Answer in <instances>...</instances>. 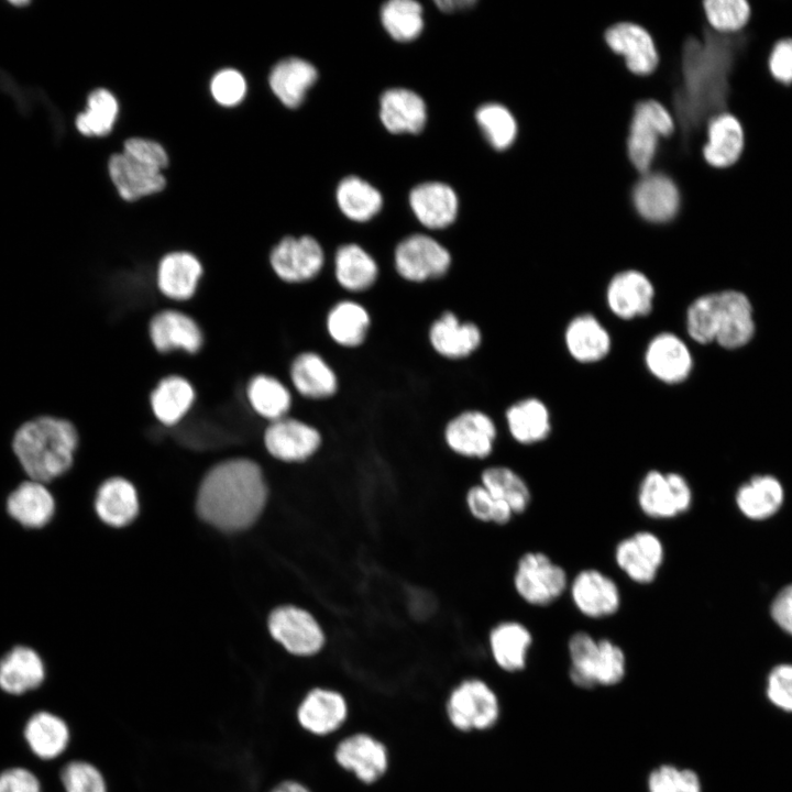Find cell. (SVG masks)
Returning <instances> with one entry per match:
<instances>
[{
  "mask_svg": "<svg viewBox=\"0 0 792 792\" xmlns=\"http://www.w3.org/2000/svg\"><path fill=\"white\" fill-rule=\"evenodd\" d=\"M645 363L649 372L666 384L685 381L693 367V358L685 342L671 332L654 336L647 345Z\"/></svg>",
  "mask_w": 792,
  "mask_h": 792,
  "instance_id": "cb8c5ba5",
  "label": "cell"
},
{
  "mask_svg": "<svg viewBox=\"0 0 792 792\" xmlns=\"http://www.w3.org/2000/svg\"><path fill=\"white\" fill-rule=\"evenodd\" d=\"M514 588L527 604L547 607L557 602L569 588L565 569L540 551L524 553L515 569Z\"/></svg>",
  "mask_w": 792,
  "mask_h": 792,
  "instance_id": "5b68a950",
  "label": "cell"
},
{
  "mask_svg": "<svg viewBox=\"0 0 792 792\" xmlns=\"http://www.w3.org/2000/svg\"><path fill=\"white\" fill-rule=\"evenodd\" d=\"M653 297L651 280L636 270L615 274L606 290L608 308L624 320L647 316L652 309Z\"/></svg>",
  "mask_w": 792,
  "mask_h": 792,
  "instance_id": "603a6c76",
  "label": "cell"
},
{
  "mask_svg": "<svg viewBox=\"0 0 792 792\" xmlns=\"http://www.w3.org/2000/svg\"><path fill=\"white\" fill-rule=\"evenodd\" d=\"M210 90L213 99L221 106H235L244 98L246 82L243 75L231 68L218 72L211 79Z\"/></svg>",
  "mask_w": 792,
  "mask_h": 792,
  "instance_id": "11a10c76",
  "label": "cell"
},
{
  "mask_svg": "<svg viewBox=\"0 0 792 792\" xmlns=\"http://www.w3.org/2000/svg\"><path fill=\"white\" fill-rule=\"evenodd\" d=\"M148 334L153 346L162 353L182 350L195 354L204 344V332L197 321L174 309L156 312L150 320Z\"/></svg>",
  "mask_w": 792,
  "mask_h": 792,
  "instance_id": "7402d4cb",
  "label": "cell"
},
{
  "mask_svg": "<svg viewBox=\"0 0 792 792\" xmlns=\"http://www.w3.org/2000/svg\"><path fill=\"white\" fill-rule=\"evenodd\" d=\"M767 696L778 708L792 713V664H780L771 670Z\"/></svg>",
  "mask_w": 792,
  "mask_h": 792,
  "instance_id": "9f6ffc18",
  "label": "cell"
},
{
  "mask_svg": "<svg viewBox=\"0 0 792 792\" xmlns=\"http://www.w3.org/2000/svg\"><path fill=\"white\" fill-rule=\"evenodd\" d=\"M266 485L260 466L248 459L221 462L205 476L197 498L200 517L227 531L252 525L266 502Z\"/></svg>",
  "mask_w": 792,
  "mask_h": 792,
  "instance_id": "7a4b0ae2",
  "label": "cell"
},
{
  "mask_svg": "<svg viewBox=\"0 0 792 792\" xmlns=\"http://www.w3.org/2000/svg\"><path fill=\"white\" fill-rule=\"evenodd\" d=\"M96 512L99 518L113 527L131 522L139 512V501L133 485L124 479L112 477L98 490Z\"/></svg>",
  "mask_w": 792,
  "mask_h": 792,
  "instance_id": "ab89813d",
  "label": "cell"
},
{
  "mask_svg": "<svg viewBox=\"0 0 792 792\" xmlns=\"http://www.w3.org/2000/svg\"><path fill=\"white\" fill-rule=\"evenodd\" d=\"M745 148V131L737 117L721 112L707 122V142L703 147L706 163L716 168L730 167Z\"/></svg>",
  "mask_w": 792,
  "mask_h": 792,
  "instance_id": "f1b7e54d",
  "label": "cell"
},
{
  "mask_svg": "<svg viewBox=\"0 0 792 792\" xmlns=\"http://www.w3.org/2000/svg\"><path fill=\"white\" fill-rule=\"evenodd\" d=\"M532 634L517 620H504L493 627L488 636L492 657L499 669L514 673L524 670L532 646Z\"/></svg>",
  "mask_w": 792,
  "mask_h": 792,
  "instance_id": "836d02e7",
  "label": "cell"
},
{
  "mask_svg": "<svg viewBox=\"0 0 792 792\" xmlns=\"http://www.w3.org/2000/svg\"><path fill=\"white\" fill-rule=\"evenodd\" d=\"M288 374L293 388L305 399L324 402L339 393V375L318 351L305 350L297 353L290 362Z\"/></svg>",
  "mask_w": 792,
  "mask_h": 792,
  "instance_id": "d6986e66",
  "label": "cell"
},
{
  "mask_svg": "<svg viewBox=\"0 0 792 792\" xmlns=\"http://www.w3.org/2000/svg\"><path fill=\"white\" fill-rule=\"evenodd\" d=\"M637 212L647 221L663 223L679 211L680 194L674 182L660 173H646L632 193Z\"/></svg>",
  "mask_w": 792,
  "mask_h": 792,
  "instance_id": "4316f807",
  "label": "cell"
},
{
  "mask_svg": "<svg viewBox=\"0 0 792 792\" xmlns=\"http://www.w3.org/2000/svg\"><path fill=\"white\" fill-rule=\"evenodd\" d=\"M322 441V435L316 426L289 415L270 422L264 432L266 450L284 462L310 459L319 451Z\"/></svg>",
  "mask_w": 792,
  "mask_h": 792,
  "instance_id": "e0dca14e",
  "label": "cell"
},
{
  "mask_svg": "<svg viewBox=\"0 0 792 792\" xmlns=\"http://www.w3.org/2000/svg\"><path fill=\"white\" fill-rule=\"evenodd\" d=\"M736 502L745 516L751 519H765L772 516L782 505L783 488L773 476H755L738 490Z\"/></svg>",
  "mask_w": 792,
  "mask_h": 792,
  "instance_id": "7bdbcfd3",
  "label": "cell"
},
{
  "mask_svg": "<svg viewBox=\"0 0 792 792\" xmlns=\"http://www.w3.org/2000/svg\"><path fill=\"white\" fill-rule=\"evenodd\" d=\"M452 265L453 257L449 249L426 233L403 238L393 252L395 273L409 284L440 280L450 273Z\"/></svg>",
  "mask_w": 792,
  "mask_h": 792,
  "instance_id": "277c9868",
  "label": "cell"
},
{
  "mask_svg": "<svg viewBox=\"0 0 792 792\" xmlns=\"http://www.w3.org/2000/svg\"><path fill=\"white\" fill-rule=\"evenodd\" d=\"M118 110V101L109 90L95 89L88 96L86 110L76 118V128L86 136H103L112 130Z\"/></svg>",
  "mask_w": 792,
  "mask_h": 792,
  "instance_id": "7dc6e473",
  "label": "cell"
},
{
  "mask_svg": "<svg viewBox=\"0 0 792 792\" xmlns=\"http://www.w3.org/2000/svg\"><path fill=\"white\" fill-rule=\"evenodd\" d=\"M195 399L193 384L186 377L173 374L158 381L150 395V405L160 422L172 426L188 414Z\"/></svg>",
  "mask_w": 792,
  "mask_h": 792,
  "instance_id": "8d00e7d4",
  "label": "cell"
},
{
  "mask_svg": "<svg viewBox=\"0 0 792 792\" xmlns=\"http://www.w3.org/2000/svg\"><path fill=\"white\" fill-rule=\"evenodd\" d=\"M108 170L119 195L125 200L158 193L166 185L161 170L148 167L123 152L109 158Z\"/></svg>",
  "mask_w": 792,
  "mask_h": 792,
  "instance_id": "1f68e13d",
  "label": "cell"
},
{
  "mask_svg": "<svg viewBox=\"0 0 792 792\" xmlns=\"http://www.w3.org/2000/svg\"><path fill=\"white\" fill-rule=\"evenodd\" d=\"M692 502V488L678 472L650 470L638 484L637 505L651 519L676 518L691 508Z\"/></svg>",
  "mask_w": 792,
  "mask_h": 792,
  "instance_id": "52a82bcc",
  "label": "cell"
},
{
  "mask_svg": "<svg viewBox=\"0 0 792 792\" xmlns=\"http://www.w3.org/2000/svg\"><path fill=\"white\" fill-rule=\"evenodd\" d=\"M446 713L457 730H487L501 716V704L495 691L483 680L465 679L451 690Z\"/></svg>",
  "mask_w": 792,
  "mask_h": 792,
  "instance_id": "8992f818",
  "label": "cell"
},
{
  "mask_svg": "<svg viewBox=\"0 0 792 792\" xmlns=\"http://www.w3.org/2000/svg\"><path fill=\"white\" fill-rule=\"evenodd\" d=\"M481 484L504 502L514 515L525 513L531 503L527 482L515 470L505 465H491L481 473Z\"/></svg>",
  "mask_w": 792,
  "mask_h": 792,
  "instance_id": "ee69618b",
  "label": "cell"
},
{
  "mask_svg": "<svg viewBox=\"0 0 792 792\" xmlns=\"http://www.w3.org/2000/svg\"><path fill=\"white\" fill-rule=\"evenodd\" d=\"M713 340L725 349L746 345L755 334L752 306L748 297L738 290L713 293Z\"/></svg>",
  "mask_w": 792,
  "mask_h": 792,
  "instance_id": "7c38bea8",
  "label": "cell"
},
{
  "mask_svg": "<svg viewBox=\"0 0 792 792\" xmlns=\"http://www.w3.org/2000/svg\"><path fill=\"white\" fill-rule=\"evenodd\" d=\"M380 118L392 133H419L427 121L424 99L407 88H391L380 99Z\"/></svg>",
  "mask_w": 792,
  "mask_h": 792,
  "instance_id": "4dcf8cb0",
  "label": "cell"
},
{
  "mask_svg": "<svg viewBox=\"0 0 792 792\" xmlns=\"http://www.w3.org/2000/svg\"><path fill=\"white\" fill-rule=\"evenodd\" d=\"M648 792H702L698 774L674 765H660L648 776Z\"/></svg>",
  "mask_w": 792,
  "mask_h": 792,
  "instance_id": "816d5d0a",
  "label": "cell"
},
{
  "mask_svg": "<svg viewBox=\"0 0 792 792\" xmlns=\"http://www.w3.org/2000/svg\"><path fill=\"white\" fill-rule=\"evenodd\" d=\"M743 44L738 36L715 32H708L703 41L690 37L685 42L682 85L674 97L676 116L685 133L724 112L729 76Z\"/></svg>",
  "mask_w": 792,
  "mask_h": 792,
  "instance_id": "6da1fadb",
  "label": "cell"
},
{
  "mask_svg": "<svg viewBox=\"0 0 792 792\" xmlns=\"http://www.w3.org/2000/svg\"><path fill=\"white\" fill-rule=\"evenodd\" d=\"M267 792H311V790L299 780L287 778L276 782Z\"/></svg>",
  "mask_w": 792,
  "mask_h": 792,
  "instance_id": "6125c7cd",
  "label": "cell"
},
{
  "mask_svg": "<svg viewBox=\"0 0 792 792\" xmlns=\"http://www.w3.org/2000/svg\"><path fill=\"white\" fill-rule=\"evenodd\" d=\"M333 757L339 767L364 784L381 780L389 766L387 747L367 733L344 737L337 744Z\"/></svg>",
  "mask_w": 792,
  "mask_h": 792,
  "instance_id": "2e32d148",
  "label": "cell"
},
{
  "mask_svg": "<svg viewBox=\"0 0 792 792\" xmlns=\"http://www.w3.org/2000/svg\"><path fill=\"white\" fill-rule=\"evenodd\" d=\"M442 436L448 449L457 455L482 460L494 450L497 427L484 410L465 408L449 418Z\"/></svg>",
  "mask_w": 792,
  "mask_h": 792,
  "instance_id": "30bf717a",
  "label": "cell"
},
{
  "mask_svg": "<svg viewBox=\"0 0 792 792\" xmlns=\"http://www.w3.org/2000/svg\"><path fill=\"white\" fill-rule=\"evenodd\" d=\"M332 268L337 285L350 295L370 292L381 276L377 260L355 242L343 243L337 248Z\"/></svg>",
  "mask_w": 792,
  "mask_h": 792,
  "instance_id": "44dd1931",
  "label": "cell"
},
{
  "mask_svg": "<svg viewBox=\"0 0 792 792\" xmlns=\"http://www.w3.org/2000/svg\"><path fill=\"white\" fill-rule=\"evenodd\" d=\"M381 21L396 41L409 42L424 29L422 7L415 0H391L381 8Z\"/></svg>",
  "mask_w": 792,
  "mask_h": 792,
  "instance_id": "bcb514c9",
  "label": "cell"
},
{
  "mask_svg": "<svg viewBox=\"0 0 792 792\" xmlns=\"http://www.w3.org/2000/svg\"><path fill=\"white\" fill-rule=\"evenodd\" d=\"M505 420L512 438L525 446L543 441L551 431L549 410L535 397L512 404L505 411Z\"/></svg>",
  "mask_w": 792,
  "mask_h": 792,
  "instance_id": "f35d334b",
  "label": "cell"
},
{
  "mask_svg": "<svg viewBox=\"0 0 792 792\" xmlns=\"http://www.w3.org/2000/svg\"><path fill=\"white\" fill-rule=\"evenodd\" d=\"M78 440L77 429L69 420L40 416L18 428L12 451L30 480L47 483L70 469Z\"/></svg>",
  "mask_w": 792,
  "mask_h": 792,
  "instance_id": "3957f363",
  "label": "cell"
},
{
  "mask_svg": "<svg viewBox=\"0 0 792 792\" xmlns=\"http://www.w3.org/2000/svg\"><path fill=\"white\" fill-rule=\"evenodd\" d=\"M8 515L24 528L47 525L55 513V501L45 483L28 480L20 483L6 502Z\"/></svg>",
  "mask_w": 792,
  "mask_h": 792,
  "instance_id": "f546056e",
  "label": "cell"
},
{
  "mask_svg": "<svg viewBox=\"0 0 792 792\" xmlns=\"http://www.w3.org/2000/svg\"><path fill=\"white\" fill-rule=\"evenodd\" d=\"M373 326L369 308L353 297L334 301L326 312L324 330L329 340L344 350L360 349Z\"/></svg>",
  "mask_w": 792,
  "mask_h": 792,
  "instance_id": "ffe728a7",
  "label": "cell"
},
{
  "mask_svg": "<svg viewBox=\"0 0 792 792\" xmlns=\"http://www.w3.org/2000/svg\"><path fill=\"white\" fill-rule=\"evenodd\" d=\"M666 550L660 537L649 530L636 531L619 540L614 550L617 568L631 582L651 584L664 562Z\"/></svg>",
  "mask_w": 792,
  "mask_h": 792,
  "instance_id": "5bb4252c",
  "label": "cell"
},
{
  "mask_svg": "<svg viewBox=\"0 0 792 792\" xmlns=\"http://www.w3.org/2000/svg\"><path fill=\"white\" fill-rule=\"evenodd\" d=\"M41 656L28 646H15L0 659V689L12 695L35 690L45 680Z\"/></svg>",
  "mask_w": 792,
  "mask_h": 792,
  "instance_id": "d6a6232c",
  "label": "cell"
},
{
  "mask_svg": "<svg viewBox=\"0 0 792 792\" xmlns=\"http://www.w3.org/2000/svg\"><path fill=\"white\" fill-rule=\"evenodd\" d=\"M317 78L318 70L311 63L299 57H287L272 68L268 82L283 105L296 108L301 105Z\"/></svg>",
  "mask_w": 792,
  "mask_h": 792,
  "instance_id": "d590c367",
  "label": "cell"
},
{
  "mask_svg": "<svg viewBox=\"0 0 792 792\" xmlns=\"http://www.w3.org/2000/svg\"><path fill=\"white\" fill-rule=\"evenodd\" d=\"M409 206L419 223L429 230L450 227L459 211L455 191L440 182H427L414 187L409 194Z\"/></svg>",
  "mask_w": 792,
  "mask_h": 792,
  "instance_id": "d4e9b609",
  "label": "cell"
},
{
  "mask_svg": "<svg viewBox=\"0 0 792 792\" xmlns=\"http://www.w3.org/2000/svg\"><path fill=\"white\" fill-rule=\"evenodd\" d=\"M272 637L290 654L310 657L324 646V632L316 618L296 606H280L268 617Z\"/></svg>",
  "mask_w": 792,
  "mask_h": 792,
  "instance_id": "4fadbf2b",
  "label": "cell"
},
{
  "mask_svg": "<svg viewBox=\"0 0 792 792\" xmlns=\"http://www.w3.org/2000/svg\"><path fill=\"white\" fill-rule=\"evenodd\" d=\"M627 660L619 645L608 638L598 639L596 685L614 686L626 676Z\"/></svg>",
  "mask_w": 792,
  "mask_h": 792,
  "instance_id": "db71d44e",
  "label": "cell"
},
{
  "mask_svg": "<svg viewBox=\"0 0 792 792\" xmlns=\"http://www.w3.org/2000/svg\"><path fill=\"white\" fill-rule=\"evenodd\" d=\"M771 616L783 630L792 635V584L781 590L774 598Z\"/></svg>",
  "mask_w": 792,
  "mask_h": 792,
  "instance_id": "94428289",
  "label": "cell"
},
{
  "mask_svg": "<svg viewBox=\"0 0 792 792\" xmlns=\"http://www.w3.org/2000/svg\"><path fill=\"white\" fill-rule=\"evenodd\" d=\"M336 199L340 211L354 222L370 221L383 206L381 193L366 180L352 175L339 183Z\"/></svg>",
  "mask_w": 792,
  "mask_h": 792,
  "instance_id": "b9f144b4",
  "label": "cell"
},
{
  "mask_svg": "<svg viewBox=\"0 0 792 792\" xmlns=\"http://www.w3.org/2000/svg\"><path fill=\"white\" fill-rule=\"evenodd\" d=\"M568 591L576 610L590 619L614 616L622 606L618 584L598 569L579 571L570 581Z\"/></svg>",
  "mask_w": 792,
  "mask_h": 792,
  "instance_id": "9a60e30c",
  "label": "cell"
},
{
  "mask_svg": "<svg viewBox=\"0 0 792 792\" xmlns=\"http://www.w3.org/2000/svg\"><path fill=\"white\" fill-rule=\"evenodd\" d=\"M612 51L625 58L627 68L639 76L651 74L659 56L651 35L640 25L629 22L617 23L605 33Z\"/></svg>",
  "mask_w": 792,
  "mask_h": 792,
  "instance_id": "484cf974",
  "label": "cell"
},
{
  "mask_svg": "<svg viewBox=\"0 0 792 792\" xmlns=\"http://www.w3.org/2000/svg\"><path fill=\"white\" fill-rule=\"evenodd\" d=\"M11 3L14 6H18V7H22V6H26L29 2L28 1H12Z\"/></svg>",
  "mask_w": 792,
  "mask_h": 792,
  "instance_id": "e7e4bbea",
  "label": "cell"
},
{
  "mask_svg": "<svg viewBox=\"0 0 792 792\" xmlns=\"http://www.w3.org/2000/svg\"><path fill=\"white\" fill-rule=\"evenodd\" d=\"M564 341L570 355L581 363L601 361L612 344L608 331L590 314L579 315L569 322Z\"/></svg>",
  "mask_w": 792,
  "mask_h": 792,
  "instance_id": "e575fe53",
  "label": "cell"
},
{
  "mask_svg": "<svg viewBox=\"0 0 792 792\" xmlns=\"http://www.w3.org/2000/svg\"><path fill=\"white\" fill-rule=\"evenodd\" d=\"M674 131V120L664 106L645 100L635 107L627 139V152L634 167L642 175L649 173L660 136Z\"/></svg>",
  "mask_w": 792,
  "mask_h": 792,
  "instance_id": "9c48e42d",
  "label": "cell"
},
{
  "mask_svg": "<svg viewBox=\"0 0 792 792\" xmlns=\"http://www.w3.org/2000/svg\"><path fill=\"white\" fill-rule=\"evenodd\" d=\"M123 153L161 172L168 164L165 148L160 143L148 139L131 138L127 140L123 145Z\"/></svg>",
  "mask_w": 792,
  "mask_h": 792,
  "instance_id": "6f0895ef",
  "label": "cell"
},
{
  "mask_svg": "<svg viewBox=\"0 0 792 792\" xmlns=\"http://www.w3.org/2000/svg\"><path fill=\"white\" fill-rule=\"evenodd\" d=\"M466 505L472 516L484 522L502 526L508 524L514 516L508 505L496 498L482 484L468 491Z\"/></svg>",
  "mask_w": 792,
  "mask_h": 792,
  "instance_id": "f5cc1de1",
  "label": "cell"
},
{
  "mask_svg": "<svg viewBox=\"0 0 792 792\" xmlns=\"http://www.w3.org/2000/svg\"><path fill=\"white\" fill-rule=\"evenodd\" d=\"M703 7L710 26L722 35L738 34L751 15L750 6L746 0H707Z\"/></svg>",
  "mask_w": 792,
  "mask_h": 792,
  "instance_id": "681fc988",
  "label": "cell"
},
{
  "mask_svg": "<svg viewBox=\"0 0 792 792\" xmlns=\"http://www.w3.org/2000/svg\"><path fill=\"white\" fill-rule=\"evenodd\" d=\"M771 76L782 85H792V37L777 41L768 57Z\"/></svg>",
  "mask_w": 792,
  "mask_h": 792,
  "instance_id": "680465c9",
  "label": "cell"
},
{
  "mask_svg": "<svg viewBox=\"0 0 792 792\" xmlns=\"http://www.w3.org/2000/svg\"><path fill=\"white\" fill-rule=\"evenodd\" d=\"M59 777L65 792H110L103 771L87 760L68 761Z\"/></svg>",
  "mask_w": 792,
  "mask_h": 792,
  "instance_id": "f907efd6",
  "label": "cell"
},
{
  "mask_svg": "<svg viewBox=\"0 0 792 792\" xmlns=\"http://www.w3.org/2000/svg\"><path fill=\"white\" fill-rule=\"evenodd\" d=\"M246 398L252 409L270 422L289 415L293 394L279 378L270 374H256L248 383Z\"/></svg>",
  "mask_w": 792,
  "mask_h": 792,
  "instance_id": "60d3db41",
  "label": "cell"
},
{
  "mask_svg": "<svg viewBox=\"0 0 792 792\" xmlns=\"http://www.w3.org/2000/svg\"><path fill=\"white\" fill-rule=\"evenodd\" d=\"M475 119L488 143L498 151L508 148L516 139L517 123L503 105L490 102L477 108Z\"/></svg>",
  "mask_w": 792,
  "mask_h": 792,
  "instance_id": "c3c4849f",
  "label": "cell"
},
{
  "mask_svg": "<svg viewBox=\"0 0 792 792\" xmlns=\"http://www.w3.org/2000/svg\"><path fill=\"white\" fill-rule=\"evenodd\" d=\"M0 792H42V788L32 771L13 767L0 772Z\"/></svg>",
  "mask_w": 792,
  "mask_h": 792,
  "instance_id": "91938a15",
  "label": "cell"
},
{
  "mask_svg": "<svg viewBox=\"0 0 792 792\" xmlns=\"http://www.w3.org/2000/svg\"><path fill=\"white\" fill-rule=\"evenodd\" d=\"M568 653L571 682L581 689L597 686L598 639L585 630H578L568 640Z\"/></svg>",
  "mask_w": 792,
  "mask_h": 792,
  "instance_id": "f6af8a7d",
  "label": "cell"
},
{
  "mask_svg": "<svg viewBox=\"0 0 792 792\" xmlns=\"http://www.w3.org/2000/svg\"><path fill=\"white\" fill-rule=\"evenodd\" d=\"M202 274V264L195 254L187 251L169 252L157 265V288L166 298L185 301L195 295Z\"/></svg>",
  "mask_w": 792,
  "mask_h": 792,
  "instance_id": "83f0119b",
  "label": "cell"
},
{
  "mask_svg": "<svg viewBox=\"0 0 792 792\" xmlns=\"http://www.w3.org/2000/svg\"><path fill=\"white\" fill-rule=\"evenodd\" d=\"M24 738L35 756L43 760H52L67 749L70 743V729L58 715L41 711L28 719Z\"/></svg>",
  "mask_w": 792,
  "mask_h": 792,
  "instance_id": "74e56055",
  "label": "cell"
},
{
  "mask_svg": "<svg viewBox=\"0 0 792 792\" xmlns=\"http://www.w3.org/2000/svg\"><path fill=\"white\" fill-rule=\"evenodd\" d=\"M427 341L435 354L446 361L459 362L474 355L483 343V332L472 320L446 309L430 322Z\"/></svg>",
  "mask_w": 792,
  "mask_h": 792,
  "instance_id": "8fae6325",
  "label": "cell"
},
{
  "mask_svg": "<svg viewBox=\"0 0 792 792\" xmlns=\"http://www.w3.org/2000/svg\"><path fill=\"white\" fill-rule=\"evenodd\" d=\"M436 6L444 12H454L459 10H464L469 7H472L475 4V1L473 0H437L435 1Z\"/></svg>",
  "mask_w": 792,
  "mask_h": 792,
  "instance_id": "be15d7a7",
  "label": "cell"
},
{
  "mask_svg": "<svg viewBox=\"0 0 792 792\" xmlns=\"http://www.w3.org/2000/svg\"><path fill=\"white\" fill-rule=\"evenodd\" d=\"M349 706L338 691L326 688L309 690L295 710L299 727L312 736L323 737L337 732L345 723Z\"/></svg>",
  "mask_w": 792,
  "mask_h": 792,
  "instance_id": "ac0fdd59",
  "label": "cell"
},
{
  "mask_svg": "<svg viewBox=\"0 0 792 792\" xmlns=\"http://www.w3.org/2000/svg\"><path fill=\"white\" fill-rule=\"evenodd\" d=\"M270 265L279 280L306 284L321 275L326 265V253L321 243L312 235H287L273 246Z\"/></svg>",
  "mask_w": 792,
  "mask_h": 792,
  "instance_id": "ba28073f",
  "label": "cell"
}]
</instances>
